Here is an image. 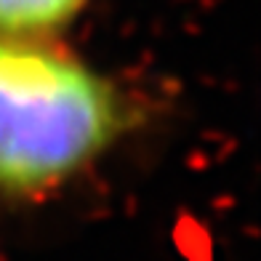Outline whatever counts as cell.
<instances>
[{
    "label": "cell",
    "instance_id": "6da1fadb",
    "mask_svg": "<svg viewBox=\"0 0 261 261\" xmlns=\"http://www.w3.org/2000/svg\"><path fill=\"white\" fill-rule=\"evenodd\" d=\"M123 107L77 59L0 32V189L43 192L117 136Z\"/></svg>",
    "mask_w": 261,
    "mask_h": 261
},
{
    "label": "cell",
    "instance_id": "7a4b0ae2",
    "mask_svg": "<svg viewBox=\"0 0 261 261\" xmlns=\"http://www.w3.org/2000/svg\"><path fill=\"white\" fill-rule=\"evenodd\" d=\"M86 0H0V32H45L69 21Z\"/></svg>",
    "mask_w": 261,
    "mask_h": 261
}]
</instances>
